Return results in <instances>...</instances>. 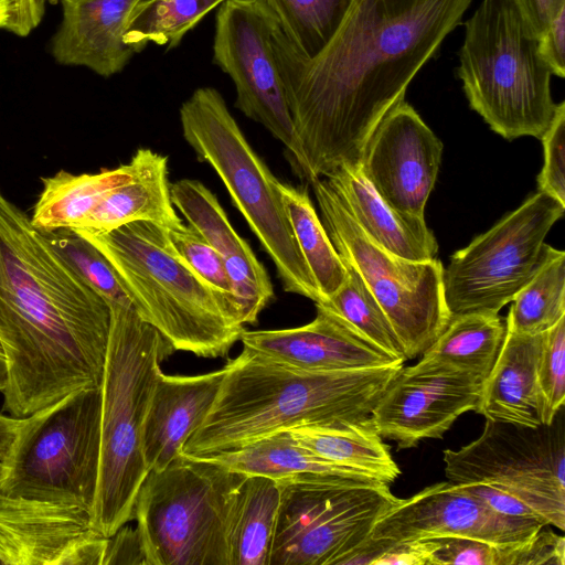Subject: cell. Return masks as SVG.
I'll return each mask as SVG.
<instances>
[{
	"label": "cell",
	"instance_id": "6da1fadb",
	"mask_svg": "<svg viewBox=\"0 0 565 565\" xmlns=\"http://www.w3.org/2000/svg\"><path fill=\"white\" fill-rule=\"evenodd\" d=\"M472 0H352L329 42L303 55L277 20L271 45L306 182L361 168L366 145Z\"/></svg>",
	"mask_w": 565,
	"mask_h": 565
},
{
	"label": "cell",
	"instance_id": "7a4b0ae2",
	"mask_svg": "<svg viewBox=\"0 0 565 565\" xmlns=\"http://www.w3.org/2000/svg\"><path fill=\"white\" fill-rule=\"evenodd\" d=\"M107 302L0 191V344L3 411L25 417L70 393L100 387Z\"/></svg>",
	"mask_w": 565,
	"mask_h": 565
},
{
	"label": "cell",
	"instance_id": "3957f363",
	"mask_svg": "<svg viewBox=\"0 0 565 565\" xmlns=\"http://www.w3.org/2000/svg\"><path fill=\"white\" fill-rule=\"evenodd\" d=\"M218 393L182 454L233 450L298 426H332L371 415L403 363L347 371H308L247 348L224 365Z\"/></svg>",
	"mask_w": 565,
	"mask_h": 565
},
{
	"label": "cell",
	"instance_id": "277c9868",
	"mask_svg": "<svg viewBox=\"0 0 565 565\" xmlns=\"http://www.w3.org/2000/svg\"><path fill=\"white\" fill-rule=\"evenodd\" d=\"M110 328L100 385V462L94 526L113 536L132 520L139 489L149 473L142 448L145 423L161 372L174 350L146 322L132 302L108 303Z\"/></svg>",
	"mask_w": 565,
	"mask_h": 565
},
{
	"label": "cell",
	"instance_id": "5b68a950",
	"mask_svg": "<svg viewBox=\"0 0 565 565\" xmlns=\"http://www.w3.org/2000/svg\"><path fill=\"white\" fill-rule=\"evenodd\" d=\"M78 235L107 258L138 315L174 351L220 358L239 340L244 324L174 253L159 224L136 221L106 233Z\"/></svg>",
	"mask_w": 565,
	"mask_h": 565
},
{
	"label": "cell",
	"instance_id": "8992f818",
	"mask_svg": "<svg viewBox=\"0 0 565 565\" xmlns=\"http://www.w3.org/2000/svg\"><path fill=\"white\" fill-rule=\"evenodd\" d=\"M458 77L471 109L512 140L541 139L557 104L539 36L516 0H481L465 23Z\"/></svg>",
	"mask_w": 565,
	"mask_h": 565
},
{
	"label": "cell",
	"instance_id": "52a82bcc",
	"mask_svg": "<svg viewBox=\"0 0 565 565\" xmlns=\"http://www.w3.org/2000/svg\"><path fill=\"white\" fill-rule=\"evenodd\" d=\"M179 115L184 140L220 177L273 260L284 290L321 302L288 221L278 180L249 145L221 93L210 86L196 88Z\"/></svg>",
	"mask_w": 565,
	"mask_h": 565
},
{
	"label": "cell",
	"instance_id": "ba28073f",
	"mask_svg": "<svg viewBox=\"0 0 565 565\" xmlns=\"http://www.w3.org/2000/svg\"><path fill=\"white\" fill-rule=\"evenodd\" d=\"M245 475L181 454L150 471L134 508L147 565H231L228 526Z\"/></svg>",
	"mask_w": 565,
	"mask_h": 565
},
{
	"label": "cell",
	"instance_id": "9c48e42d",
	"mask_svg": "<svg viewBox=\"0 0 565 565\" xmlns=\"http://www.w3.org/2000/svg\"><path fill=\"white\" fill-rule=\"evenodd\" d=\"M0 493L93 512L100 462V387L77 390L24 417Z\"/></svg>",
	"mask_w": 565,
	"mask_h": 565
},
{
	"label": "cell",
	"instance_id": "30bf717a",
	"mask_svg": "<svg viewBox=\"0 0 565 565\" xmlns=\"http://www.w3.org/2000/svg\"><path fill=\"white\" fill-rule=\"evenodd\" d=\"M277 481L268 565H341L398 500L376 479L297 473Z\"/></svg>",
	"mask_w": 565,
	"mask_h": 565
},
{
	"label": "cell",
	"instance_id": "8fae6325",
	"mask_svg": "<svg viewBox=\"0 0 565 565\" xmlns=\"http://www.w3.org/2000/svg\"><path fill=\"white\" fill-rule=\"evenodd\" d=\"M310 184L331 243L379 301L406 359L423 355L450 321L444 265L437 258L414 262L385 250L363 232L326 178Z\"/></svg>",
	"mask_w": 565,
	"mask_h": 565
},
{
	"label": "cell",
	"instance_id": "7c38bea8",
	"mask_svg": "<svg viewBox=\"0 0 565 565\" xmlns=\"http://www.w3.org/2000/svg\"><path fill=\"white\" fill-rule=\"evenodd\" d=\"M565 205L539 191L489 231L456 250L444 268L450 319L498 315L534 277L553 247L544 239Z\"/></svg>",
	"mask_w": 565,
	"mask_h": 565
},
{
	"label": "cell",
	"instance_id": "4fadbf2b",
	"mask_svg": "<svg viewBox=\"0 0 565 565\" xmlns=\"http://www.w3.org/2000/svg\"><path fill=\"white\" fill-rule=\"evenodd\" d=\"M454 483H486L519 498L548 525L565 530L563 408L550 425L529 427L487 419L482 434L444 451Z\"/></svg>",
	"mask_w": 565,
	"mask_h": 565
},
{
	"label": "cell",
	"instance_id": "5bb4252c",
	"mask_svg": "<svg viewBox=\"0 0 565 565\" xmlns=\"http://www.w3.org/2000/svg\"><path fill=\"white\" fill-rule=\"evenodd\" d=\"M275 21L264 0H225L216 11L212 60L234 83L235 107L285 146L295 173L306 181L305 159L271 45Z\"/></svg>",
	"mask_w": 565,
	"mask_h": 565
},
{
	"label": "cell",
	"instance_id": "9a60e30c",
	"mask_svg": "<svg viewBox=\"0 0 565 565\" xmlns=\"http://www.w3.org/2000/svg\"><path fill=\"white\" fill-rule=\"evenodd\" d=\"M547 525L543 520L499 514L450 481L398 499L375 523L369 539L402 542L462 536L499 546L522 543Z\"/></svg>",
	"mask_w": 565,
	"mask_h": 565
},
{
	"label": "cell",
	"instance_id": "2e32d148",
	"mask_svg": "<svg viewBox=\"0 0 565 565\" xmlns=\"http://www.w3.org/2000/svg\"><path fill=\"white\" fill-rule=\"evenodd\" d=\"M107 544L86 509L0 493L2 565H103Z\"/></svg>",
	"mask_w": 565,
	"mask_h": 565
},
{
	"label": "cell",
	"instance_id": "e0dca14e",
	"mask_svg": "<svg viewBox=\"0 0 565 565\" xmlns=\"http://www.w3.org/2000/svg\"><path fill=\"white\" fill-rule=\"evenodd\" d=\"M443 142L405 99L372 134L361 170L394 210L424 217L441 162Z\"/></svg>",
	"mask_w": 565,
	"mask_h": 565
},
{
	"label": "cell",
	"instance_id": "ac0fdd59",
	"mask_svg": "<svg viewBox=\"0 0 565 565\" xmlns=\"http://www.w3.org/2000/svg\"><path fill=\"white\" fill-rule=\"evenodd\" d=\"M482 380L471 373L402 366L371 413L382 438L398 449L425 438H441L455 420L475 411Z\"/></svg>",
	"mask_w": 565,
	"mask_h": 565
},
{
	"label": "cell",
	"instance_id": "d6986e66",
	"mask_svg": "<svg viewBox=\"0 0 565 565\" xmlns=\"http://www.w3.org/2000/svg\"><path fill=\"white\" fill-rule=\"evenodd\" d=\"M316 318L301 327L244 329L239 340L267 359L308 371H347L404 363L364 339L339 317L316 303Z\"/></svg>",
	"mask_w": 565,
	"mask_h": 565
},
{
	"label": "cell",
	"instance_id": "ffe728a7",
	"mask_svg": "<svg viewBox=\"0 0 565 565\" xmlns=\"http://www.w3.org/2000/svg\"><path fill=\"white\" fill-rule=\"evenodd\" d=\"M169 189L173 206L223 258L242 323L255 324L274 298L264 265L235 232L215 194L202 182L181 179Z\"/></svg>",
	"mask_w": 565,
	"mask_h": 565
},
{
	"label": "cell",
	"instance_id": "44dd1931",
	"mask_svg": "<svg viewBox=\"0 0 565 565\" xmlns=\"http://www.w3.org/2000/svg\"><path fill=\"white\" fill-rule=\"evenodd\" d=\"M58 1L62 20L51 41L54 60L86 67L103 77L120 73L135 55L124 36L141 0Z\"/></svg>",
	"mask_w": 565,
	"mask_h": 565
},
{
	"label": "cell",
	"instance_id": "7402d4cb",
	"mask_svg": "<svg viewBox=\"0 0 565 565\" xmlns=\"http://www.w3.org/2000/svg\"><path fill=\"white\" fill-rule=\"evenodd\" d=\"M225 366L200 375L160 372L150 401L145 429L143 456L150 471H159L179 458L218 393Z\"/></svg>",
	"mask_w": 565,
	"mask_h": 565
},
{
	"label": "cell",
	"instance_id": "603a6c76",
	"mask_svg": "<svg viewBox=\"0 0 565 565\" xmlns=\"http://www.w3.org/2000/svg\"><path fill=\"white\" fill-rule=\"evenodd\" d=\"M326 179L375 244L408 260L436 258L438 243L425 217L403 214L391 207L375 192L361 168L343 166Z\"/></svg>",
	"mask_w": 565,
	"mask_h": 565
},
{
	"label": "cell",
	"instance_id": "cb8c5ba5",
	"mask_svg": "<svg viewBox=\"0 0 565 565\" xmlns=\"http://www.w3.org/2000/svg\"><path fill=\"white\" fill-rule=\"evenodd\" d=\"M542 338L543 332L531 335L505 331L495 363L482 381L475 412L492 422L529 427L543 424L536 382Z\"/></svg>",
	"mask_w": 565,
	"mask_h": 565
},
{
	"label": "cell",
	"instance_id": "d4e9b609",
	"mask_svg": "<svg viewBox=\"0 0 565 565\" xmlns=\"http://www.w3.org/2000/svg\"><path fill=\"white\" fill-rule=\"evenodd\" d=\"M134 178L110 191L72 231L102 234L136 221L170 227L181 223L170 196L168 157L139 148Z\"/></svg>",
	"mask_w": 565,
	"mask_h": 565
},
{
	"label": "cell",
	"instance_id": "484cf974",
	"mask_svg": "<svg viewBox=\"0 0 565 565\" xmlns=\"http://www.w3.org/2000/svg\"><path fill=\"white\" fill-rule=\"evenodd\" d=\"M289 430L301 446L326 461L365 472L388 484L401 475L371 415L340 425L298 426Z\"/></svg>",
	"mask_w": 565,
	"mask_h": 565
},
{
	"label": "cell",
	"instance_id": "4316f807",
	"mask_svg": "<svg viewBox=\"0 0 565 565\" xmlns=\"http://www.w3.org/2000/svg\"><path fill=\"white\" fill-rule=\"evenodd\" d=\"M135 172L131 159L127 164L98 173L73 174L61 170L44 178L31 222L42 233L71 230L110 191L130 181Z\"/></svg>",
	"mask_w": 565,
	"mask_h": 565
},
{
	"label": "cell",
	"instance_id": "83f0119b",
	"mask_svg": "<svg viewBox=\"0 0 565 565\" xmlns=\"http://www.w3.org/2000/svg\"><path fill=\"white\" fill-rule=\"evenodd\" d=\"M201 458L241 475L263 476L276 480L297 473L375 479L365 472L335 465L316 456L301 446L289 429L269 434L233 450L201 456Z\"/></svg>",
	"mask_w": 565,
	"mask_h": 565
},
{
	"label": "cell",
	"instance_id": "f1b7e54d",
	"mask_svg": "<svg viewBox=\"0 0 565 565\" xmlns=\"http://www.w3.org/2000/svg\"><path fill=\"white\" fill-rule=\"evenodd\" d=\"M505 331V324L498 315L456 317L423 353L417 365L467 372L483 381L495 363Z\"/></svg>",
	"mask_w": 565,
	"mask_h": 565
},
{
	"label": "cell",
	"instance_id": "f546056e",
	"mask_svg": "<svg viewBox=\"0 0 565 565\" xmlns=\"http://www.w3.org/2000/svg\"><path fill=\"white\" fill-rule=\"evenodd\" d=\"M279 500L276 479L244 477L230 518L231 565H268Z\"/></svg>",
	"mask_w": 565,
	"mask_h": 565
},
{
	"label": "cell",
	"instance_id": "4dcf8cb0",
	"mask_svg": "<svg viewBox=\"0 0 565 565\" xmlns=\"http://www.w3.org/2000/svg\"><path fill=\"white\" fill-rule=\"evenodd\" d=\"M278 189L294 236L323 302L340 289L347 277V268L331 243L307 189L281 181H278Z\"/></svg>",
	"mask_w": 565,
	"mask_h": 565
},
{
	"label": "cell",
	"instance_id": "1f68e13d",
	"mask_svg": "<svg viewBox=\"0 0 565 565\" xmlns=\"http://www.w3.org/2000/svg\"><path fill=\"white\" fill-rule=\"evenodd\" d=\"M225 0H141L135 7L124 36L135 54L149 43L177 47L212 10Z\"/></svg>",
	"mask_w": 565,
	"mask_h": 565
},
{
	"label": "cell",
	"instance_id": "d6a6232c",
	"mask_svg": "<svg viewBox=\"0 0 565 565\" xmlns=\"http://www.w3.org/2000/svg\"><path fill=\"white\" fill-rule=\"evenodd\" d=\"M505 329L539 334L565 316V253L553 248L534 277L512 300Z\"/></svg>",
	"mask_w": 565,
	"mask_h": 565
},
{
	"label": "cell",
	"instance_id": "836d02e7",
	"mask_svg": "<svg viewBox=\"0 0 565 565\" xmlns=\"http://www.w3.org/2000/svg\"><path fill=\"white\" fill-rule=\"evenodd\" d=\"M343 264L347 268L344 282L320 305L393 359L405 362L403 345L379 301L359 273L349 264Z\"/></svg>",
	"mask_w": 565,
	"mask_h": 565
},
{
	"label": "cell",
	"instance_id": "e575fe53",
	"mask_svg": "<svg viewBox=\"0 0 565 565\" xmlns=\"http://www.w3.org/2000/svg\"><path fill=\"white\" fill-rule=\"evenodd\" d=\"M288 40L307 57L317 55L344 19L352 0H264Z\"/></svg>",
	"mask_w": 565,
	"mask_h": 565
},
{
	"label": "cell",
	"instance_id": "d590c367",
	"mask_svg": "<svg viewBox=\"0 0 565 565\" xmlns=\"http://www.w3.org/2000/svg\"><path fill=\"white\" fill-rule=\"evenodd\" d=\"M55 250L77 276L106 302H131L107 258L72 230L44 233Z\"/></svg>",
	"mask_w": 565,
	"mask_h": 565
},
{
	"label": "cell",
	"instance_id": "8d00e7d4",
	"mask_svg": "<svg viewBox=\"0 0 565 565\" xmlns=\"http://www.w3.org/2000/svg\"><path fill=\"white\" fill-rule=\"evenodd\" d=\"M163 228L174 253L228 302L242 323L234 290L221 255L190 225L181 222Z\"/></svg>",
	"mask_w": 565,
	"mask_h": 565
},
{
	"label": "cell",
	"instance_id": "74e56055",
	"mask_svg": "<svg viewBox=\"0 0 565 565\" xmlns=\"http://www.w3.org/2000/svg\"><path fill=\"white\" fill-rule=\"evenodd\" d=\"M536 382L542 423L550 425L565 404V316L543 332Z\"/></svg>",
	"mask_w": 565,
	"mask_h": 565
},
{
	"label": "cell",
	"instance_id": "f35d334b",
	"mask_svg": "<svg viewBox=\"0 0 565 565\" xmlns=\"http://www.w3.org/2000/svg\"><path fill=\"white\" fill-rule=\"evenodd\" d=\"M429 565H500L501 546L462 536L422 539Z\"/></svg>",
	"mask_w": 565,
	"mask_h": 565
},
{
	"label": "cell",
	"instance_id": "ab89813d",
	"mask_svg": "<svg viewBox=\"0 0 565 565\" xmlns=\"http://www.w3.org/2000/svg\"><path fill=\"white\" fill-rule=\"evenodd\" d=\"M565 103L556 106L554 117L540 139L543 143L544 164L537 175L539 191L565 205Z\"/></svg>",
	"mask_w": 565,
	"mask_h": 565
},
{
	"label": "cell",
	"instance_id": "60d3db41",
	"mask_svg": "<svg viewBox=\"0 0 565 565\" xmlns=\"http://www.w3.org/2000/svg\"><path fill=\"white\" fill-rule=\"evenodd\" d=\"M544 526L522 543L501 546L500 565H565L564 537Z\"/></svg>",
	"mask_w": 565,
	"mask_h": 565
},
{
	"label": "cell",
	"instance_id": "b9f144b4",
	"mask_svg": "<svg viewBox=\"0 0 565 565\" xmlns=\"http://www.w3.org/2000/svg\"><path fill=\"white\" fill-rule=\"evenodd\" d=\"M44 11L43 0H0V30L28 36L41 23Z\"/></svg>",
	"mask_w": 565,
	"mask_h": 565
},
{
	"label": "cell",
	"instance_id": "7bdbcfd3",
	"mask_svg": "<svg viewBox=\"0 0 565 565\" xmlns=\"http://www.w3.org/2000/svg\"><path fill=\"white\" fill-rule=\"evenodd\" d=\"M461 486L468 493L482 501L488 508L499 514L518 519L543 520L519 498L500 488L486 483H466Z\"/></svg>",
	"mask_w": 565,
	"mask_h": 565
},
{
	"label": "cell",
	"instance_id": "ee69618b",
	"mask_svg": "<svg viewBox=\"0 0 565 565\" xmlns=\"http://www.w3.org/2000/svg\"><path fill=\"white\" fill-rule=\"evenodd\" d=\"M542 58L553 75L565 76V7L551 20L545 32L539 38Z\"/></svg>",
	"mask_w": 565,
	"mask_h": 565
},
{
	"label": "cell",
	"instance_id": "f6af8a7d",
	"mask_svg": "<svg viewBox=\"0 0 565 565\" xmlns=\"http://www.w3.org/2000/svg\"><path fill=\"white\" fill-rule=\"evenodd\" d=\"M114 564H146L145 552L139 532L132 527L121 526L113 536L108 537V544L103 565Z\"/></svg>",
	"mask_w": 565,
	"mask_h": 565
},
{
	"label": "cell",
	"instance_id": "bcb514c9",
	"mask_svg": "<svg viewBox=\"0 0 565 565\" xmlns=\"http://www.w3.org/2000/svg\"><path fill=\"white\" fill-rule=\"evenodd\" d=\"M526 21L540 38L557 11L565 7V0H516Z\"/></svg>",
	"mask_w": 565,
	"mask_h": 565
},
{
	"label": "cell",
	"instance_id": "7dc6e473",
	"mask_svg": "<svg viewBox=\"0 0 565 565\" xmlns=\"http://www.w3.org/2000/svg\"><path fill=\"white\" fill-rule=\"evenodd\" d=\"M24 420V417L0 413V462L4 463L11 456Z\"/></svg>",
	"mask_w": 565,
	"mask_h": 565
},
{
	"label": "cell",
	"instance_id": "c3c4849f",
	"mask_svg": "<svg viewBox=\"0 0 565 565\" xmlns=\"http://www.w3.org/2000/svg\"><path fill=\"white\" fill-rule=\"evenodd\" d=\"M7 382V361L0 344V392L3 391Z\"/></svg>",
	"mask_w": 565,
	"mask_h": 565
},
{
	"label": "cell",
	"instance_id": "681fc988",
	"mask_svg": "<svg viewBox=\"0 0 565 565\" xmlns=\"http://www.w3.org/2000/svg\"><path fill=\"white\" fill-rule=\"evenodd\" d=\"M2 477H3V465H2V462H0V482L2 480Z\"/></svg>",
	"mask_w": 565,
	"mask_h": 565
},
{
	"label": "cell",
	"instance_id": "f907efd6",
	"mask_svg": "<svg viewBox=\"0 0 565 565\" xmlns=\"http://www.w3.org/2000/svg\"><path fill=\"white\" fill-rule=\"evenodd\" d=\"M43 1L46 3V2H56L58 0H43Z\"/></svg>",
	"mask_w": 565,
	"mask_h": 565
}]
</instances>
